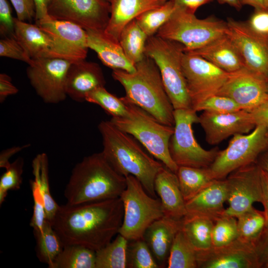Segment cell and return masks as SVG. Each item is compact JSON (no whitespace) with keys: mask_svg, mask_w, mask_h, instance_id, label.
Masks as SVG:
<instances>
[{"mask_svg":"<svg viewBox=\"0 0 268 268\" xmlns=\"http://www.w3.org/2000/svg\"><path fill=\"white\" fill-rule=\"evenodd\" d=\"M123 215L119 197L59 205L51 223L64 246L78 245L97 251L118 234Z\"/></svg>","mask_w":268,"mask_h":268,"instance_id":"cell-1","label":"cell"},{"mask_svg":"<svg viewBox=\"0 0 268 268\" xmlns=\"http://www.w3.org/2000/svg\"><path fill=\"white\" fill-rule=\"evenodd\" d=\"M102 137L105 158L119 174L137 179L146 192L157 198L154 180L165 165L147 154L134 138L114 125L110 121H102L98 126Z\"/></svg>","mask_w":268,"mask_h":268,"instance_id":"cell-2","label":"cell"},{"mask_svg":"<svg viewBox=\"0 0 268 268\" xmlns=\"http://www.w3.org/2000/svg\"><path fill=\"white\" fill-rule=\"evenodd\" d=\"M127 186L126 178L117 172L103 153L86 156L72 170L64 191L70 205L120 197Z\"/></svg>","mask_w":268,"mask_h":268,"instance_id":"cell-3","label":"cell"},{"mask_svg":"<svg viewBox=\"0 0 268 268\" xmlns=\"http://www.w3.org/2000/svg\"><path fill=\"white\" fill-rule=\"evenodd\" d=\"M135 66L136 70L134 72L113 70V78L125 89L126 95L123 98L146 111L160 123L174 126V109L164 88L158 67L145 55Z\"/></svg>","mask_w":268,"mask_h":268,"instance_id":"cell-4","label":"cell"},{"mask_svg":"<svg viewBox=\"0 0 268 268\" xmlns=\"http://www.w3.org/2000/svg\"><path fill=\"white\" fill-rule=\"evenodd\" d=\"M121 98L127 106L128 114L124 117H112L110 121L137 139L150 154L176 174L179 166L172 159L169 150L174 126L160 123L139 106Z\"/></svg>","mask_w":268,"mask_h":268,"instance_id":"cell-5","label":"cell"},{"mask_svg":"<svg viewBox=\"0 0 268 268\" xmlns=\"http://www.w3.org/2000/svg\"><path fill=\"white\" fill-rule=\"evenodd\" d=\"M183 46L156 35L147 38L144 54L158 67L165 91L175 109H192V101L183 74Z\"/></svg>","mask_w":268,"mask_h":268,"instance_id":"cell-6","label":"cell"},{"mask_svg":"<svg viewBox=\"0 0 268 268\" xmlns=\"http://www.w3.org/2000/svg\"><path fill=\"white\" fill-rule=\"evenodd\" d=\"M227 22L214 16L197 18L195 13L176 9L156 36L181 44L184 52L204 47L227 34Z\"/></svg>","mask_w":268,"mask_h":268,"instance_id":"cell-7","label":"cell"},{"mask_svg":"<svg viewBox=\"0 0 268 268\" xmlns=\"http://www.w3.org/2000/svg\"><path fill=\"white\" fill-rule=\"evenodd\" d=\"M126 178L127 186L120 196L124 215L118 234L131 241L142 238L146 229L164 213L160 199L150 196L134 176Z\"/></svg>","mask_w":268,"mask_h":268,"instance_id":"cell-8","label":"cell"},{"mask_svg":"<svg viewBox=\"0 0 268 268\" xmlns=\"http://www.w3.org/2000/svg\"><path fill=\"white\" fill-rule=\"evenodd\" d=\"M174 117V131L169 144L173 160L178 166L209 167L219 150L218 147L206 150L196 140L192 127L199 123L197 112L193 109H175Z\"/></svg>","mask_w":268,"mask_h":268,"instance_id":"cell-9","label":"cell"},{"mask_svg":"<svg viewBox=\"0 0 268 268\" xmlns=\"http://www.w3.org/2000/svg\"><path fill=\"white\" fill-rule=\"evenodd\" d=\"M268 149V136L265 128L257 125L249 133L233 136L227 147L219 150L208 167L214 179H224L231 172L256 162Z\"/></svg>","mask_w":268,"mask_h":268,"instance_id":"cell-10","label":"cell"},{"mask_svg":"<svg viewBox=\"0 0 268 268\" xmlns=\"http://www.w3.org/2000/svg\"><path fill=\"white\" fill-rule=\"evenodd\" d=\"M73 62L62 58L32 60L26 70L30 83L46 103L56 104L65 100L68 69Z\"/></svg>","mask_w":268,"mask_h":268,"instance_id":"cell-11","label":"cell"},{"mask_svg":"<svg viewBox=\"0 0 268 268\" xmlns=\"http://www.w3.org/2000/svg\"><path fill=\"white\" fill-rule=\"evenodd\" d=\"M182 66L192 108L217 94L230 74L199 55L185 52Z\"/></svg>","mask_w":268,"mask_h":268,"instance_id":"cell-12","label":"cell"},{"mask_svg":"<svg viewBox=\"0 0 268 268\" xmlns=\"http://www.w3.org/2000/svg\"><path fill=\"white\" fill-rule=\"evenodd\" d=\"M225 180L229 206L225 209L223 215L237 218L252 207L254 202L262 203L261 169L257 162L235 170Z\"/></svg>","mask_w":268,"mask_h":268,"instance_id":"cell-13","label":"cell"},{"mask_svg":"<svg viewBox=\"0 0 268 268\" xmlns=\"http://www.w3.org/2000/svg\"><path fill=\"white\" fill-rule=\"evenodd\" d=\"M48 12L53 19L73 22L86 30H104L110 4L102 0H50Z\"/></svg>","mask_w":268,"mask_h":268,"instance_id":"cell-14","label":"cell"},{"mask_svg":"<svg viewBox=\"0 0 268 268\" xmlns=\"http://www.w3.org/2000/svg\"><path fill=\"white\" fill-rule=\"evenodd\" d=\"M200 268H260L255 244L236 238L228 244L196 251Z\"/></svg>","mask_w":268,"mask_h":268,"instance_id":"cell-15","label":"cell"},{"mask_svg":"<svg viewBox=\"0 0 268 268\" xmlns=\"http://www.w3.org/2000/svg\"><path fill=\"white\" fill-rule=\"evenodd\" d=\"M227 35L238 49L246 67L268 80V44L246 22L228 18Z\"/></svg>","mask_w":268,"mask_h":268,"instance_id":"cell-16","label":"cell"},{"mask_svg":"<svg viewBox=\"0 0 268 268\" xmlns=\"http://www.w3.org/2000/svg\"><path fill=\"white\" fill-rule=\"evenodd\" d=\"M268 80L247 68L230 73L217 93L234 100L242 109L251 111L268 98Z\"/></svg>","mask_w":268,"mask_h":268,"instance_id":"cell-17","label":"cell"},{"mask_svg":"<svg viewBox=\"0 0 268 268\" xmlns=\"http://www.w3.org/2000/svg\"><path fill=\"white\" fill-rule=\"evenodd\" d=\"M199 124L207 142L217 144L231 135L251 132L256 126L251 113L241 109L219 113L204 111L199 116Z\"/></svg>","mask_w":268,"mask_h":268,"instance_id":"cell-18","label":"cell"},{"mask_svg":"<svg viewBox=\"0 0 268 268\" xmlns=\"http://www.w3.org/2000/svg\"><path fill=\"white\" fill-rule=\"evenodd\" d=\"M14 35L32 60L53 58L75 62L52 36L36 24L14 17Z\"/></svg>","mask_w":268,"mask_h":268,"instance_id":"cell-19","label":"cell"},{"mask_svg":"<svg viewBox=\"0 0 268 268\" xmlns=\"http://www.w3.org/2000/svg\"><path fill=\"white\" fill-rule=\"evenodd\" d=\"M37 25L62 46L75 61L85 60L87 54L86 30L73 22L50 16L36 21Z\"/></svg>","mask_w":268,"mask_h":268,"instance_id":"cell-20","label":"cell"},{"mask_svg":"<svg viewBox=\"0 0 268 268\" xmlns=\"http://www.w3.org/2000/svg\"><path fill=\"white\" fill-rule=\"evenodd\" d=\"M105 84L102 71L98 64L85 60L73 62L67 73V95L76 102H83L88 93L104 86Z\"/></svg>","mask_w":268,"mask_h":268,"instance_id":"cell-21","label":"cell"},{"mask_svg":"<svg viewBox=\"0 0 268 268\" xmlns=\"http://www.w3.org/2000/svg\"><path fill=\"white\" fill-rule=\"evenodd\" d=\"M181 226L182 220L164 216L153 222L145 230L142 238L160 268L167 267L171 246Z\"/></svg>","mask_w":268,"mask_h":268,"instance_id":"cell-22","label":"cell"},{"mask_svg":"<svg viewBox=\"0 0 268 268\" xmlns=\"http://www.w3.org/2000/svg\"><path fill=\"white\" fill-rule=\"evenodd\" d=\"M227 190L225 179H214L207 187L186 202L187 214L209 218L214 222L222 216L227 201Z\"/></svg>","mask_w":268,"mask_h":268,"instance_id":"cell-23","label":"cell"},{"mask_svg":"<svg viewBox=\"0 0 268 268\" xmlns=\"http://www.w3.org/2000/svg\"><path fill=\"white\" fill-rule=\"evenodd\" d=\"M154 189L160 198L164 216L182 220L187 214L177 176L165 166L156 176Z\"/></svg>","mask_w":268,"mask_h":268,"instance_id":"cell-24","label":"cell"},{"mask_svg":"<svg viewBox=\"0 0 268 268\" xmlns=\"http://www.w3.org/2000/svg\"><path fill=\"white\" fill-rule=\"evenodd\" d=\"M168 0H109L110 14L105 32L119 42L123 28L137 16L149 9L159 7Z\"/></svg>","mask_w":268,"mask_h":268,"instance_id":"cell-25","label":"cell"},{"mask_svg":"<svg viewBox=\"0 0 268 268\" xmlns=\"http://www.w3.org/2000/svg\"><path fill=\"white\" fill-rule=\"evenodd\" d=\"M88 48L94 51L106 66L113 70L128 72L135 71V66L125 55L119 41L109 36L102 30H86Z\"/></svg>","mask_w":268,"mask_h":268,"instance_id":"cell-26","label":"cell"},{"mask_svg":"<svg viewBox=\"0 0 268 268\" xmlns=\"http://www.w3.org/2000/svg\"><path fill=\"white\" fill-rule=\"evenodd\" d=\"M185 52L199 55L229 73L246 68L238 49L227 34L199 49Z\"/></svg>","mask_w":268,"mask_h":268,"instance_id":"cell-27","label":"cell"},{"mask_svg":"<svg viewBox=\"0 0 268 268\" xmlns=\"http://www.w3.org/2000/svg\"><path fill=\"white\" fill-rule=\"evenodd\" d=\"M214 223L206 217L187 214L182 219L181 230L196 251L204 250L212 246Z\"/></svg>","mask_w":268,"mask_h":268,"instance_id":"cell-28","label":"cell"},{"mask_svg":"<svg viewBox=\"0 0 268 268\" xmlns=\"http://www.w3.org/2000/svg\"><path fill=\"white\" fill-rule=\"evenodd\" d=\"M176 175L185 201H187L214 179L207 168L179 166Z\"/></svg>","mask_w":268,"mask_h":268,"instance_id":"cell-29","label":"cell"},{"mask_svg":"<svg viewBox=\"0 0 268 268\" xmlns=\"http://www.w3.org/2000/svg\"><path fill=\"white\" fill-rule=\"evenodd\" d=\"M49 268H96V251L78 245L64 247Z\"/></svg>","mask_w":268,"mask_h":268,"instance_id":"cell-30","label":"cell"},{"mask_svg":"<svg viewBox=\"0 0 268 268\" xmlns=\"http://www.w3.org/2000/svg\"><path fill=\"white\" fill-rule=\"evenodd\" d=\"M148 38L135 19L129 22L121 33L119 43L127 58L134 65L145 57Z\"/></svg>","mask_w":268,"mask_h":268,"instance_id":"cell-31","label":"cell"},{"mask_svg":"<svg viewBox=\"0 0 268 268\" xmlns=\"http://www.w3.org/2000/svg\"><path fill=\"white\" fill-rule=\"evenodd\" d=\"M39 260L50 267L63 250L64 245L50 221L46 220L40 231H33Z\"/></svg>","mask_w":268,"mask_h":268,"instance_id":"cell-32","label":"cell"},{"mask_svg":"<svg viewBox=\"0 0 268 268\" xmlns=\"http://www.w3.org/2000/svg\"><path fill=\"white\" fill-rule=\"evenodd\" d=\"M129 241L118 234L113 241L96 251V268H127Z\"/></svg>","mask_w":268,"mask_h":268,"instance_id":"cell-33","label":"cell"},{"mask_svg":"<svg viewBox=\"0 0 268 268\" xmlns=\"http://www.w3.org/2000/svg\"><path fill=\"white\" fill-rule=\"evenodd\" d=\"M237 238L257 244L266 227V218L264 211L253 206L237 217Z\"/></svg>","mask_w":268,"mask_h":268,"instance_id":"cell-34","label":"cell"},{"mask_svg":"<svg viewBox=\"0 0 268 268\" xmlns=\"http://www.w3.org/2000/svg\"><path fill=\"white\" fill-rule=\"evenodd\" d=\"M167 268H198L196 251L181 229L176 234L173 240Z\"/></svg>","mask_w":268,"mask_h":268,"instance_id":"cell-35","label":"cell"},{"mask_svg":"<svg viewBox=\"0 0 268 268\" xmlns=\"http://www.w3.org/2000/svg\"><path fill=\"white\" fill-rule=\"evenodd\" d=\"M176 9L174 3L168 0L162 5L146 11L135 19L148 37L157 33L170 18Z\"/></svg>","mask_w":268,"mask_h":268,"instance_id":"cell-36","label":"cell"},{"mask_svg":"<svg viewBox=\"0 0 268 268\" xmlns=\"http://www.w3.org/2000/svg\"><path fill=\"white\" fill-rule=\"evenodd\" d=\"M85 101L100 106L112 117H124L128 114V108L121 98L109 92L104 86L99 87L88 93Z\"/></svg>","mask_w":268,"mask_h":268,"instance_id":"cell-37","label":"cell"},{"mask_svg":"<svg viewBox=\"0 0 268 268\" xmlns=\"http://www.w3.org/2000/svg\"><path fill=\"white\" fill-rule=\"evenodd\" d=\"M32 172L34 179L30 181L34 205L33 214L30 221V226L33 231H40L42 230L46 220L44 201L40 189L39 177V164L36 156L32 161Z\"/></svg>","mask_w":268,"mask_h":268,"instance_id":"cell-38","label":"cell"},{"mask_svg":"<svg viewBox=\"0 0 268 268\" xmlns=\"http://www.w3.org/2000/svg\"><path fill=\"white\" fill-rule=\"evenodd\" d=\"M127 258L128 268H160L142 238L129 241Z\"/></svg>","mask_w":268,"mask_h":268,"instance_id":"cell-39","label":"cell"},{"mask_svg":"<svg viewBox=\"0 0 268 268\" xmlns=\"http://www.w3.org/2000/svg\"><path fill=\"white\" fill-rule=\"evenodd\" d=\"M36 156L38 161L39 182L44 201L46 219L51 223L56 215L59 205L55 201L50 193L47 155L45 153H42Z\"/></svg>","mask_w":268,"mask_h":268,"instance_id":"cell-40","label":"cell"},{"mask_svg":"<svg viewBox=\"0 0 268 268\" xmlns=\"http://www.w3.org/2000/svg\"><path fill=\"white\" fill-rule=\"evenodd\" d=\"M237 237V224L235 217L222 215L214 221L211 234L213 246L228 244Z\"/></svg>","mask_w":268,"mask_h":268,"instance_id":"cell-41","label":"cell"},{"mask_svg":"<svg viewBox=\"0 0 268 268\" xmlns=\"http://www.w3.org/2000/svg\"><path fill=\"white\" fill-rule=\"evenodd\" d=\"M24 159L19 157L11 163L0 178V205L10 190H18L22 183Z\"/></svg>","mask_w":268,"mask_h":268,"instance_id":"cell-42","label":"cell"},{"mask_svg":"<svg viewBox=\"0 0 268 268\" xmlns=\"http://www.w3.org/2000/svg\"><path fill=\"white\" fill-rule=\"evenodd\" d=\"M192 109L196 112L206 111L219 113L233 112L242 109L232 99L217 94L208 97Z\"/></svg>","mask_w":268,"mask_h":268,"instance_id":"cell-43","label":"cell"},{"mask_svg":"<svg viewBox=\"0 0 268 268\" xmlns=\"http://www.w3.org/2000/svg\"><path fill=\"white\" fill-rule=\"evenodd\" d=\"M0 56L23 61L28 65L32 62L14 34L0 40Z\"/></svg>","mask_w":268,"mask_h":268,"instance_id":"cell-44","label":"cell"},{"mask_svg":"<svg viewBox=\"0 0 268 268\" xmlns=\"http://www.w3.org/2000/svg\"><path fill=\"white\" fill-rule=\"evenodd\" d=\"M246 23L256 34L268 44V9H255Z\"/></svg>","mask_w":268,"mask_h":268,"instance_id":"cell-45","label":"cell"},{"mask_svg":"<svg viewBox=\"0 0 268 268\" xmlns=\"http://www.w3.org/2000/svg\"><path fill=\"white\" fill-rule=\"evenodd\" d=\"M0 34L3 37L14 34V17L7 0H0Z\"/></svg>","mask_w":268,"mask_h":268,"instance_id":"cell-46","label":"cell"},{"mask_svg":"<svg viewBox=\"0 0 268 268\" xmlns=\"http://www.w3.org/2000/svg\"><path fill=\"white\" fill-rule=\"evenodd\" d=\"M16 11L17 18L22 21H30L36 16L34 0H10Z\"/></svg>","mask_w":268,"mask_h":268,"instance_id":"cell-47","label":"cell"},{"mask_svg":"<svg viewBox=\"0 0 268 268\" xmlns=\"http://www.w3.org/2000/svg\"><path fill=\"white\" fill-rule=\"evenodd\" d=\"M250 112L252 115L256 125L264 126L268 136V98Z\"/></svg>","mask_w":268,"mask_h":268,"instance_id":"cell-48","label":"cell"},{"mask_svg":"<svg viewBox=\"0 0 268 268\" xmlns=\"http://www.w3.org/2000/svg\"><path fill=\"white\" fill-rule=\"evenodd\" d=\"M260 268H268V231L265 230L256 244Z\"/></svg>","mask_w":268,"mask_h":268,"instance_id":"cell-49","label":"cell"},{"mask_svg":"<svg viewBox=\"0 0 268 268\" xmlns=\"http://www.w3.org/2000/svg\"><path fill=\"white\" fill-rule=\"evenodd\" d=\"M18 89L11 82V77L5 73L0 74V102L3 103L9 95H14Z\"/></svg>","mask_w":268,"mask_h":268,"instance_id":"cell-50","label":"cell"},{"mask_svg":"<svg viewBox=\"0 0 268 268\" xmlns=\"http://www.w3.org/2000/svg\"><path fill=\"white\" fill-rule=\"evenodd\" d=\"M177 8L195 13L201 6L213 0H171Z\"/></svg>","mask_w":268,"mask_h":268,"instance_id":"cell-51","label":"cell"},{"mask_svg":"<svg viewBox=\"0 0 268 268\" xmlns=\"http://www.w3.org/2000/svg\"><path fill=\"white\" fill-rule=\"evenodd\" d=\"M30 144L14 146L3 150L0 153V168L6 169L10 164L9 159L16 153L30 146Z\"/></svg>","mask_w":268,"mask_h":268,"instance_id":"cell-52","label":"cell"},{"mask_svg":"<svg viewBox=\"0 0 268 268\" xmlns=\"http://www.w3.org/2000/svg\"><path fill=\"white\" fill-rule=\"evenodd\" d=\"M261 178L263 190V204L266 218L265 231H268V173L261 168Z\"/></svg>","mask_w":268,"mask_h":268,"instance_id":"cell-53","label":"cell"},{"mask_svg":"<svg viewBox=\"0 0 268 268\" xmlns=\"http://www.w3.org/2000/svg\"><path fill=\"white\" fill-rule=\"evenodd\" d=\"M50 0H34L35 8V21L46 19L49 17L48 7Z\"/></svg>","mask_w":268,"mask_h":268,"instance_id":"cell-54","label":"cell"},{"mask_svg":"<svg viewBox=\"0 0 268 268\" xmlns=\"http://www.w3.org/2000/svg\"><path fill=\"white\" fill-rule=\"evenodd\" d=\"M242 4H247L253 6L255 9H268L267 0H240Z\"/></svg>","mask_w":268,"mask_h":268,"instance_id":"cell-55","label":"cell"},{"mask_svg":"<svg viewBox=\"0 0 268 268\" xmlns=\"http://www.w3.org/2000/svg\"><path fill=\"white\" fill-rule=\"evenodd\" d=\"M256 162L262 169L268 173V149L259 156Z\"/></svg>","mask_w":268,"mask_h":268,"instance_id":"cell-56","label":"cell"},{"mask_svg":"<svg viewBox=\"0 0 268 268\" xmlns=\"http://www.w3.org/2000/svg\"><path fill=\"white\" fill-rule=\"evenodd\" d=\"M220 3H227L237 10L241 8L242 4L240 0H217Z\"/></svg>","mask_w":268,"mask_h":268,"instance_id":"cell-57","label":"cell"},{"mask_svg":"<svg viewBox=\"0 0 268 268\" xmlns=\"http://www.w3.org/2000/svg\"><path fill=\"white\" fill-rule=\"evenodd\" d=\"M105 2H109V0H102Z\"/></svg>","mask_w":268,"mask_h":268,"instance_id":"cell-58","label":"cell"},{"mask_svg":"<svg viewBox=\"0 0 268 268\" xmlns=\"http://www.w3.org/2000/svg\"><path fill=\"white\" fill-rule=\"evenodd\" d=\"M267 87H268V84H267Z\"/></svg>","mask_w":268,"mask_h":268,"instance_id":"cell-59","label":"cell"},{"mask_svg":"<svg viewBox=\"0 0 268 268\" xmlns=\"http://www.w3.org/2000/svg\"><path fill=\"white\" fill-rule=\"evenodd\" d=\"M267 1H268V0H267Z\"/></svg>","mask_w":268,"mask_h":268,"instance_id":"cell-60","label":"cell"},{"mask_svg":"<svg viewBox=\"0 0 268 268\" xmlns=\"http://www.w3.org/2000/svg\"></svg>","mask_w":268,"mask_h":268,"instance_id":"cell-61","label":"cell"}]
</instances>
